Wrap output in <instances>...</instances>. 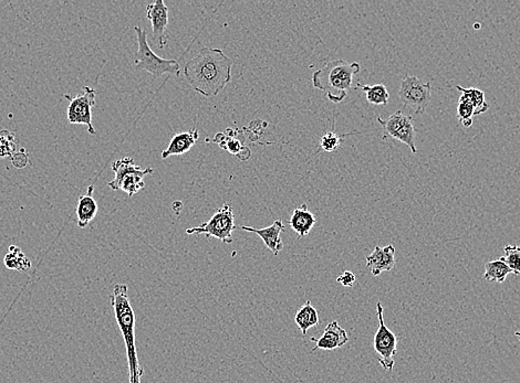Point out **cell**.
Returning a JSON list of instances; mask_svg holds the SVG:
<instances>
[{
	"label": "cell",
	"instance_id": "cell-1",
	"mask_svg": "<svg viewBox=\"0 0 520 383\" xmlns=\"http://www.w3.org/2000/svg\"><path fill=\"white\" fill-rule=\"evenodd\" d=\"M233 64L223 50L205 46L187 61L184 75L196 92L204 98H214L232 80Z\"/></svg>",
	"mask_w": 520,
	"mask_h": 383
},
{
	"label": "cell",
	"instance_id": "cell-2",
	"mask_svg": "<svg viewBox=\"0 0 520 383\" xmlns=\"http://www.w3.org/2000/svg\"><path fill=\"white\" fill-rule=\"evenodd\" d=\"M111 304L114 310L115 321L120 328L126 348V357L129 364V383H141L144 369L137 358V344H135V310L130 302L129 290L124 283H118L113 287L111 295Z\"/></svg>",
	"mask_w": 520,
	"mask_h": 383
},
{
	"label": "cell",
	"instance_id": "cell-3",
	"mask_svg": "<svg viewBox=\"0 0 520 383\" xmlns=\"http://www.w3.org/2000/svg\"><path fill=\"white\" fill-rule=\"evenodd\" d=\"M360 69L361 66L358 62L330 61L312 74V84L318 90L323 91L329 101L341 103L347 98L354 75L359 73Z\"/></svg>",
	"mask_w": 520,
	"mask_h": 383
},
{
	"label": "cell",
	"instance_id": "cell-4",
	"mask_svg": "<svg viewBox=\"0 0 520 383\" xmlns=\"http://www.w3.org/2000/svg\"><path fill=\"white\" fill-rule=\"evenodd\" d=\"M137 37V51L135 55V68L137 71H146L157 79L164 74L180 75V64L176 60H167L154 53L148 44V33L140 26H135Z\"/></svg>",
	"mask_w": 520,
	"mask_h": 383
},
{
	"label": "cell",
	"instance_id": "cell-5",
	"mask_svg": "<svg viewBox=\"0 0 520 383\" xmlns=\"http://www.w3.org/2000/svg\"><path fill=\"white\" fill-rule=\"evenodd\" d=\"M115 177L112 181L107 184L112 190H122L132 197L146 187L144 177L152 175L153 168H142L137 166L133 158L125 157L119 159L112 163Z\"/></svg>",
	"mask_w": 520,
	"mask_h": 383
},
{
	"label": "cell",
	"instance_id": "cell-6",
	"mask_svg": "<svg viewBox=\"0 0 520 383\" xmlns=\"http://www.w3.org/2000/svg\"><path fill=\"white\" fill-rule=\"evenodd\" d=\"M237 228L235 224L234 210L229 204L215 211L213 217L196 228L187 229V234H205L207 238H216L226 244L233 243V231Z\"/></svg>",
	"mask_w": 520,
	"mask_h": 383
},
{
	"label": "cell",
	"instance_id": "cell-7",
	"mask_svg": "<svg viewBox=\"0 0 520 383\" xmlns=\"http://www.w3.org/2000/svg\"><path fill=\"white\" fill-rule=\"evenodd\" d=\"M432 87L430 82H422L416 76L406 75L401 82L399 96L406 109L414 114H424L425 109L431 101Z\"/></svg>",
	"mask_w": 520,
	"mask_h": 383
},
{
	"label": "cell",
	"instance_id": "cell-8",
	"mask_svg": "<svg viewBox=\"0 0 520 383\" xmlns=\"http://www.w3.org/2000/svg\"><path fill=\"white\" fill-rule=\"evenodd\" d=\"M383 306L380 302L376 304V314H378L379 328L375 332L373 347L375 353H378L379 362L386 371H392L395 368L393 357L397 353V338L395 334L386 327L384 323Z\"/></svg>",
	"mask_w": 520,
	"mask_h": 383
},
{
	"label": "cell",
	"instance_id": "cell-9",
	"mask_svg": "<svg viewBox=\"0 0 520 383\" xmlns=\"http://www.w3.org/2000/svg\"><path fill=\"white\" fill-rule=\"evenodd\" d=\"M96 92L92 87H83V94L72 96L64 94V98L69 101L68 117L69 123L85 125L88 127L89 133L96 134V128L92 125V107L96 106Z\"/></svg>",
	"mask_w": 520,
	"mask_h": 383
},
{
	"label": "cell",
	"instance_id": "cell-10",
	"mask_svg": "<svg viewBox=\"0 0 520 383\" xmlns=\"http://www.w3.org/2000/svg\"><path fill=\"white\" fill-rule=\"evenodd\" d=\"M376 121L383 128L385 137H391L406 144L410 147L413 154L417 152L415 146V128L412 116L404 115L402 111H397L386 120L378 116Z\"/></svg>",
	"mask_w": 520,
	"mask_h": 383
},
{
	"label": "cell",
	"instance_id": "cell-11",
	"mask_svg": "<svg viewBox=\"0 0 520 383\" xmlns=\"http://www.w3.org/2000/svg\"><path fill=\"white\" fill-rule=\"evenodd\" d=\"M146 16L152 24L153 37L159 49H163L167 44V26H168V8L163 0H156L148 3L146 7Z\"/></svg>",
	"mask_w": 520,
	"mask_h": 383
},
{
	"label": "cell",
	"instance_id": "cell-12",
	"mask_svg": "<svg viewBox=\"0 0 520 383\" xmlns=\"http://www.w3.org/2000/svg\"><path fill=\"white\" fill-rule=\"evenodd\" d=\"M311 341H315V347L312 349L311 353L318 349L322 350H334V349L343 348L349 341V336L343 327L340 326L337 321L329 323L324 328L322 336L319 339L312 337Z\"/></svg>",
	"mask_w": 520,
	"mask_h": 383
},
{
	"label": "cell",
	"instance_id": "cell-13",
	"mask_svg": "<svg viewBox=\"0 0 520 383\" xmlns=\"http://www.w3.org/2000/svg\"><path fill=\"white\" fill-rule=\"evenodd\" d=\"M395 247L392 244L374 247L373 252L367 256V267L371 269L373 276H379L383 272H390L395 267Z\"/></svg>",
	"mask_w": 520,
	"mask_h": 383
},
{
	"label": "cell",
	"instance_id": "cell-14",
	"mask_svg": "<svg viewBox=\"0 0 520 383\" xmlns=\"http://www.w3.org/2000/svg\"><path fill=\"white\" fill-rule=\"evenodd\" d=\"M241 230L243 231L252 232L259 235L260 239L263 240L266 247H268L271 252L274 253V256H278L284 249V243H282L281 238L280 234L285 230V226L280 219L275 221L270 226L263 229H255L252 226H241Z\"/></svg>",
	"mask_w": 520,
	"mask_h": 383
},
{
	"label": "cell",
	"instance_id": "cell-15",
	"mask_svg": "<svg viewBox=\"0 0 520 383\" xmlns=\"http://www.w3.org/2000/svg\"><path fill=\"white\" fill-rule=\"evenodd\" d=\"M198 139H200V134L196 127L189 132L176 134L171 139L166 150L162 152V159H167L171 156L183 155L185 152H189L191 148L196 144Z\"/></svg>",
	"mask_w": 520,
	"mask_h": 383
},
{
	"label": "cell",
	"instance_id": "cell-16",
	"mask_svg": "<svg viewBox=\"0 0 520 383\" xmlns=\"http://www.w3.org/2000/svg\"><path fill=\"white\" fill-rule=\"evenodd\" d=\"M94 186H90L88 188V193L80 197L79 202H78L77 213L78 217V226L80 229H85V226H89V223L94 220V217L98 215V202H96V199L94 198Z\"/></svg>",
	"mask_w": 520,
	"mask_h": 383
},
{
	"label": "cell",
	"instance_id": "cell-17",
	"mask_svg": "<svg viewBox=\"0 0 520 383\" xmlns=\"http://www.w3.org/2000/svg\"><path fill=\"white\" fill-rule=\"evenodd\" d=\"M289 224L293 231L298 234L299 238L307 237L315 224V217L306 204H302L300 207L293 210Z\"/></svg>",
	"mask_w": 520,
	"mask_h": 383
},
{
	"label": "cell",
	"instance_id": "cell-18",
	"mask_svg": "<svg viewBox=\"0 0 520 383\" xmlns=\"http://www.w3.org/2000/svg\"><path fill=\"white\" fill-rule=\"evenodd\" d=\"M456 89L462 92V96H460L458 102L473 106L475 109V115L484 114L489 109V105L485 101V93L483 91L478 90L476 87L465 89L460 85H458Z\"/></svg>",
	"mask_w": 520,
	"mask_h": 383
},
{
	"label": "cell",
	"instance_id": "cell-19",
	"mask_svg": "<svg viewBox=\"0 0 520 383\" xmlns=\"http://www.w3.org/2000/svg\"><path fill=\"white\" fill-rule=\"evenodd\" d=\"M295 321L298 325L299 329L302 330V336L307 335L308 330L312 327L318 326L319 323V314L317 310L312 306L310 301L302 305L300 310L295 316Z\"/></svg>",
	"mask_w": 520,
	"mask_h": 383
},
{
	"label": "cell",
	"instance_id": "cell-20",
	"mask_svg": "<svg viewBox=\"0 0 520 383\" xmlns=\"http://www.w3.org/2000/svg\"><path fill=\"white\" fill-rule=\"evenodd\" d=\"M510 274H512V271L508 267L503 256L499 260L485 264L484 278L487 282L503 284Z\"/></svg>",
	"mask_w": 520,
	"mask_h": 383
},
{
	"label": "cell",
	"instance_id": "cell-21",
	"mask_svg": "<svg viewBox=\"0 0 520 383\" xmlns=\"http://www.w3.org/2000/svg\"><path fill=\"white\" fill-rule=\"evenodd\" d=\"M3 263L7 269L22 273L27 272L31 267V260L20 250V247L16 245L9 247L8 253L3 258Z\"/></svg>",
	"mask_w": 520,
	"mask_h": 383
},
{
	"label": "cell",
	"instance_id": "cell-22",
	"mask_svg": "<svg viewBox=\"0 0 520 383\" xmlns=\"http://www.w3.org/2000/svg\"><path fill=\"white\" fill-rule=\"evenodd\" d=\"M218 136L224 141H216L218 143L219 146L225 150H227L230 154H233L236 157H239L241 161H247L248 158L252 155L250 150L245 146L244 143H241L239 139L234 135L233 134H228L225 135L224 133H219Z\"/></svg>",
	"mask_w": 520,
	"mask_h": 383
},
{
	"label": "cell",
	"instance_id": "cell-23",
	"mask_svg": "<svg viewBox=\"0 0 520 383\" xmlns=\"http://www.w3.org/2000/svg\"><path fill=\"white\" fill-rule=\"evenodd\" d=\"M358 87L365 93L367 102H369L370 104L376 106H385L386 104L389 103L390 94L389 92H388V90H386L385 85L358 84Z\"/></svg>",
	"mask_w": 520,
	"mask_h": 383
},
{
	"label": "cell",
	"instance_id": "cell-24",
	"mask_svg": "<svg viewBox=\"0 0 520 383\" xmlns=\"http://www.w3.org/2000/svg\"><path fill=\"white\" fill-rule=\"evenodd\" d=\"M18 152V141L12 132H0V159L11 158Z\"/></svg>",
	"mask_w": 520,
	"mask_h": 383
},
{
	"label": "cell",
	"instance_id": "cell-25",
	"mask_svg": "<svg viewBox=\"0 0 520 383\" xmlns=\"http://www.w3.org/2000/svg\"><path fill=\"white\" fill-rule=\"evenodd\" d=\"M504 261L512 271V274H520V247L518 245H506L504 247Z\"/></svg>",
	"mask_w": 520,
	"mask_h": 383
},
{
	"label": "cell",
	"instance_id": "cell-26",
	"mask_svg": "<svg viewBox=\"0 0 520 383\" xmlns=\"http://www.w3.org/2000/svg\"><path fill=\"white\" fill-rule=\"evenodd\" d=\"M343 143V136H339L334 132H328L320 139V150L323 152H333L339 148Z\"/></svg>",
	"mask_w": 520,
	"mask_h": 383
},
{
	"label": "cell",
	"instance_id": "cell-27",
	"mask_svg": "<svg viewBox=\"0 0 520 383\" xmlns=\"http://www.w3.org/2000/svg\"><path fill=\"white\" fill-rule=\"evenodd\" d=\"M474 115H475V109H474L473 106L469 105V104L458 102V117L460 123L466 120H471Z\"/></svg>",
	"mask_w": 520,
	"mask_h": 383
},
{
	"label": "cell",
	"instance_id": "cell-28",
	"mask_svg": "<svg viewBox=\"0 0 520 383\" xmlns=\"http://www.w3.org/2000/svg\"><path fill=\"white\" fill-rule=\"evenodd\" d=\"M10 159L11 163L16 168H24L29 163V156H28V152H26L25 148H21L19 152H17Z\"/></svg>",
	"mask_w": 520,
	"mask_h": 383
},
{
	"label": "cell",
	"instance_id": "cell-29",
	"mask_svg": "<svg viewBox=\"0 0 520 383\" xmlns=\"http://www.w3.org/2000/svg\"><path fill=\"white\" fill-rule=\"evenodd\" d=\"M356 275H354V272L345 271V272H343V274L340 275L339 278H337V282L340 283L341 285L345 286V287H352L354 285V283H356Z\"/></svg>",
	"mask_w": 520,
	"mask_h": 383
},
{
	"label": "cell",
	"instance_id": "cell-30",
	"mask_svg": "<svg viewBox=\"0 0 520 383\" xmlns=\"http://www.w3.org/2000/svg\"><path fill=\"white\" fill-rule=\"evenodd\" d=\"M172 209L173 211L175 212L176 215H178V213L182 211V209H183V202H174V204H172Z\"/></svg>",
	"mask_w": 520,
	"mask_h": 383
},
{
	"label": "cell",
	"instance_id": "cell-31",
	"mask_svg": "<svg viewBox=\"0 0 520 383\" xmlns=\"http://www.w3.org/2000/svg\"><path fill=\"white\" fill-rule=\"evenodd\" d=\"M460 124H462L465 128L471 127V126H473V118H471V120L463 121Z\"/></svg>",
	"mask_w": 520,
	"mask_h": 383
},
{
	"label": "cell",
	"instance_id": "cell-32",
	"mask_svg": "<svg viewBox=\"0 0 520 383\" xmlns=\"http://www.w3.org/2000/svg\"><path fill=\"white\" fill-rule=\"evenodd\" d=\"M515 336H517L518 339L520 340V328L519 330H517V332H515Z\"/></svg>",
	"mask_w": 520,
	"mask_h": 383
}]
</instances>
